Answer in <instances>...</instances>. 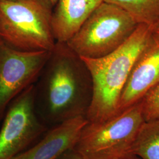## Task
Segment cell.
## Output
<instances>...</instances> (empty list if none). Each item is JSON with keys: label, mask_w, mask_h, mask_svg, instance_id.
<instances>
[{"label": "cell", "mask_w": 159, "mask_h": 159, "mask_svg": "<svg viewBox=\"0 0 159 159\" xmlns=\"http://www.w3.org/2000/svg\"><path fill=\"white\" fill-rule=\"evenodd\" d=\"M34 87L35 111L43 123L56 125L85 116L92 97L91 75L66 43L56 42Z\"/></svg>", "instance_id": "1"}, {"label": "cell", "mask_w": 159, "mask_h": 159, "mask_svg": "<svg viewBox=\"0 0 159 159\" xmlns=\"http://www.w3.org/2000/svg\"><path fill=\"white\" fill-rule=\"evenodd\" d=\"M153 26L139 24L117 50L98 58H81L91 75L93 92L85 117L104 121L119 113L120 97L131 71L153 37Z\"/></svg>", "instance_id": "2"}, {"label": "cell", "mask_w": 159, "mask_h": 159, "mask_svg": "<svg viewBox=\"0 0 159 159\" xmlns=\"http://www.w3.org/2000/svg\"><path fill=\"white\" fill-rule=\"evenodd\" d=\"M52 12L44 0H0L2 42L19 51H52L56 43Z\"/></svg>", "instance_id": "3"}, {"label": "cell", "mask_w": 159, "mask_h": 159, "mask_svg": "<svg viewBox=\"0 0 159 159\" xmlns=\"http://www.w3.org/2000/svg\"><path fill=\"white\" fill-rule=\"evenodd\" d=\"M137 26L123 10L104 1L66 43L81 58H101L124 44Z\"/></svg>", "instance_id": "4"}, {"label": "cell", "mask_w": 159, "mask_h": 159, "mask_svg": "<svg viewBox=\"0 0 159 159\" xmlns=\"http://www.w3.org/2000/svg\"><path fill=\"white\" fill-rule=\"evenodd\" d=\"M144 121L141 100L104 121L88 123L74 148L84 159H120L130 154Z\"/></svg>", "instance_id": "5"}, {"label": "cell", "mask_w": 159, "mask_h": 159, "mask_svg": "<svg viewBox=\"0 0 159 159\" xmlns=\"http://www.w3.org/2000/svg\"><path fill=\"white\" fill-rule=\"evenodd\" d=\"M2 120L0 159H12L46 130L35 111L34 84L12 101Z\"/></svg>", "instance_id": "6"}, {"label": "cell", "mask_w": 159, "mask_h": 159, "mask_svg": "<svg viewBox=\"0 0 159 159\" xmlns=\"http://www.w3.org/2000/svg\"><path fill=\"white\" fill-rule=\"evenodd\" d=\"M51 51L25 52L0 44V121L12 101L38 79Z\"/></svg>", "instance_id": "7"}, {"label": "cell", "mask_w": 159, "mask_h": 159, "mask_svg": "<svg viewBox=\"0 0 159 159\" xmlns=\"http://www.w3.org/2000/svg\"><path fill=\"white\" fill-rule=\"evenodd\" d=\"M159 83V41L153 36L137 58L122 91L119 113L140 101Z\"/></svg>", "instance_id": "8"}, {"label": "cell", "mask_w": 159, "mask_h": 159, "mask_svg": "<svg viewBox=\"0 0 159 159\" xmlns=\"http://www.w3.org/2000/svg\"><path fill=\"white\" fill-rule=\"evenodd\" d=\"M88 123L85 116H81L57 124L39 142L12 159H57L74 148Z\"/></svg>", "instance_id": "9"}, {"label": "cell", "mask_w": 159, "mask_h": 159, "mask_svg": "<svg viewBox=\"0 0 159 159\" xmlns=\"http://www.w3.org/2000/svg\"><path fill=\"white\" fill-rule=\"evenodd\" d=\"M104 0H58L51 23L56 42L66 43Z\"/></svg>", "instance_id": "10"}, {"label": "cell", "mask_w": 159, "mask_h": 159, "mask_svg": "<svg viewBox=\"0 0 159 159\" xmlns=\"http://www.w3.org/2000/svg\"><path fill=\"white\" fill-rule=\"evenodd\" d=\"M130 154L140 159H159V119L145 121L143 123Z\"/></svg>", "instance_id": "11"}, {"label": "cell", "mask_w": 159, "mask_h": 159, "mask_svg": "<svg viewBox=\"0 0 159 159\" xmlns=\"http://www.w3.org/2000/svg\"><path fill=\"white\" fill-rule=\"evenodd\" d=\"M126 12L136 23L153 26L159 21V0H104Z\"/></svg>", "instance_id": "12"}, {"label": "cell", "mask_w": 159, "mask_h": 159, "mask_svg": "<svg viewBox=\"0 0 159 159\" xmlns=\"http://www.w3.org/2000/svg\"><path fill=\"white\" fill-rule=\"evenodd\" d=\"M142 103L145 121L159 119V83L144 96Z\"/></svg>", "instance_id": "13"}, {"label": "cell", "mask_w": 159, "mask_h": 159, "mask_svg": "<svg viewBox=\"0 0 159 159\" xmlns=\"http://www.w3.org/2000/svg\"><path fill=\"white\" fill-rule=\"evenodd\" d=\"M57 159H84V158L74 148H72L64 153Z\"/></svg>", "instance_id": "14"}, {"label": "cell", "mask_w": 159, "mask_h": 159, "mask_svg": "<svg viewBox=\"0 0 159 159\" xmlns=\"http://www.w3.org/2000/svg\"><path fill=\"white\" fill-rule=\"evenodd\" d=\"M152 33L154 37L159 41V21L153 26Z\"/></svg>", "instance_id": "15"}, {"label": "cell", "mask_w": 159, "mask_h": 159, "mask_svg": "<svg viewBox=\"0 0 159 159\" xmlns=\"http://www.w3.org/2000/svg\"><path fill=\"white\" fill-rule=\"evenodd\" d=\"M120 159H140L137 157L136 156L132 154H128L127 155L125 156L124 157L120 158Z\"/></svg>", "instance_id": "16"}, {"label": "cell", "mask_w": 159, "mask_h": 159, "mask_svg": "<svg viewBox=\"0 0 159 159\" xmlns=\"http://www.w3.org/2000/svg\"><path fill=\"white\" fill-rule=\"evenodd\" d=\"M44 1H46L48 4V5L51 7L53 9L54 7L56 6V4H57V1L58 0H44Z\"/></svg>", "instance_id": "17"}, {"label": "cell", "mask_w": 159, "mask_h": 159, "mask_svg": "<svg viewBox=\"0 0 159 159\" xmlns=\"http://www.w3.org/2000/svg\"><path fill=\"white\" fill-rule=\"evenodd\" d=\"M1 42H2V41L1 40V39H0V44H1Z\"/></svg>", "instance_id": "18"}]
</instances>
